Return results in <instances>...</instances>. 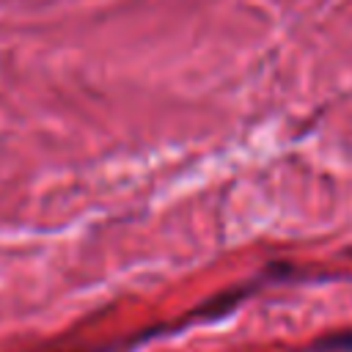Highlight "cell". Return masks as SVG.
<instances>
[{
    "mask_svg": "<svg viewBox=\"0 0 352 352\" xmlns=\"http://www.w3.org/2000/svg\"><path fill=\"white\" fill-rule=\"evenodd\" d=\"M248 294V289H236V292H226V294H217L212 302H206L204 308L195 311V316H204V319H220L223 314H228L242 297Z\"/></svg>",
    "mask_w": 352,
    "mask_h": 352,
    "instance_id": "obj_1",
    "label": "cell"
},
{
    "mask_svg": "<svg viewBox=\"0 0 352 352\" xmlns=\"http://www.w3.org/2000/svg\"><path fill=\"white\" fill-rule=\"evenodd\" d=\"M314 349H319V352H352V330L330 333V336L319 338L314 344Z\"/></svg>",
    "mask_w": 352,
    "mask_h": 352,
    "instance_id": "obj_2",
    "label": "cell"
}]
</instances>
